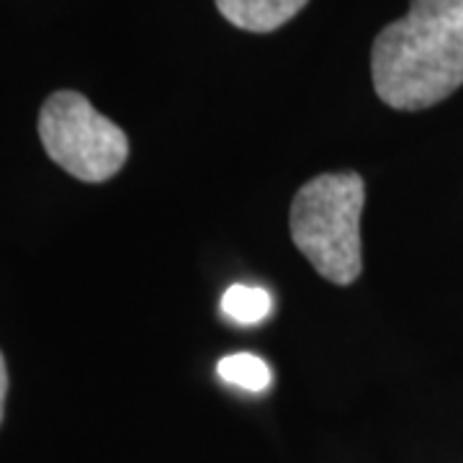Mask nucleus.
Masks as SVG:
<instances>
[{"label":"nucleus","mask_w":463,"mask_h":463,"mask_svg":"<svg viewBox=\"0 0 463 463\" xmlns=\"http://www.w3.org/2000/svg\"><path fill=\"white\" fill-rule=\"evenodd\" d=\"M373 90L397 111H422L463 85V0H412L371 50Z\"/></svg>","instance_id":"obj_1"},{"label":"nucleus","mask_w":463,"mask_h":463,"mask_svg":"<svg viewBox=\"0 0 463 463\" xmlns=\"http://www.w3.org/2000/svg\"><path fill=\"white\" fill-rule=\"evenodd\" d=\"M365 183L358 173H322L291 201L288 230L298 252L325 281L350 286L364 273L361 214Z\"/></svg>","instance_id":"obj_2"},{"label":"nucleus","mask_w":463,"mask_h":463,"mask_svg":"<svg viewBox=\"0 0 463 463\" xmlns=\"http://www.w3.org/2000/svg\"><path fill=\"white\" fill-rule=\"evenodd\" d=\"M39 139L52 160L83 183H103L129 160L121 127L75 90H57L39 111Z\"/></svg>","instance_id":"obj_3"},{"label":"nucleus","mask_w":463,"mask_h":463,"mask_svg":"<svg viewBox=\"0 0 463 463\" xmlns=\"http://www.w3.org/2000/svg\"><path fill=\"white\" fill-rule=\"evenodd\" d=\"M307 3L309 0H216V8L242 32L268 33L288 24Z\"/></svg>","instance_id":"obj_4"},{"label":"nucleus","mask_w":463,"mask_h":463,"mask_svg":"<svg viewBox=\"0 0 463 463\" xmlns=\"http://www.w3.org/2000/svg\"><path fill=\"white\" fill-rule=\"evenodd\" d=\"M219 376L232 383L240 386L245 392H255L260 394L270 383H273V371L270 365L265 364L260 355L252 353H234V355H224L219 365H216Z\"/></svg>","instance_id":"obj_5"},{"label":"nucleus","mask_w":463,"mask_h":463,"mask_svg":"<svg viewBox=\"0 0 463 463\" xmlns=\"http://www.w3.org/2000/svg\"><path fill=\"white\" fill-rule=\"evenodd\" d=\"M273 309V298L265 288L234 283L222 298V312L237 325H258Z\"/></svg>","instance_id":"obj_6"},{"label":"nucleus","mask_w":463,"mask_h":463,"mask_svg":"<svg viewBox=\"0 0 463 463\" xmlns=\"http://www.w3.org/2000/svg\"><path fill=\"white\" fill-rule=\"evenodd\" d=\"M5 394H8V371H5V361L0 353V422H3V407H5Z\"/></svg>","instance_id":"obj_7"}]
</instances>
